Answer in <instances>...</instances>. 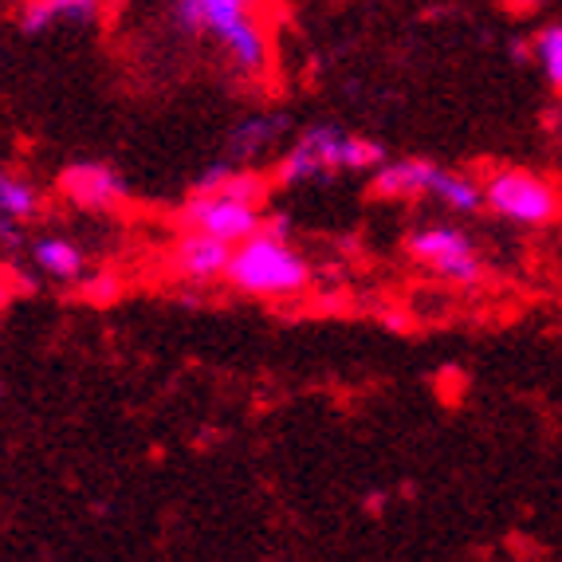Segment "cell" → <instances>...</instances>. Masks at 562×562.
Listing matches in <instances>:
<instances>
[{
	"label": "cell",
	"instance_id": "obj_1",
	"mask_svg": "<svg viewBox=\"0 0 562 562\" xmlns=\"http://www.w3.org/2000/svg\"><path fill=\"white\" fill-rule=\"evenodd\" d=\"M268 0H169L173 32L205 40L236 79L268 83L276 76V36L263 12Z\"/></svg>",
	"mask_w": 562,
	"mask_h": 562
},
{
	"label": "cell",
	"instance_id": "obj_2",
	"mask_svg": "<svg viewBox=\"0 0 562 562\" xmlns=\"http://www.w3.org/2000/svg\"><path fill=\"white\" fill-rule=\"evenodd\" d=\"M225 283L236 295H248V300L291 303L303 300L315 288V268H311L300 244L291 240L288 221L268 213L260 233L233 244Z\"/></svg>",
	"mask_w": 562,
	"mask_h": 562
},
{
	"label": "cell",
	"instance_id": "obj_3",
	"mask_svg": "<svg viewBox=\"0 0 562 562\" xmlns=\"http://www.w3.org/2000/svg\"><path fill=\"white\" fill-rule=\"evenodd\" d=\"M390 158L382 142L366 138V134L342 131L338 122H311L303 131L288 138L272 169L276 189H303L323 186V181L350 178V173H370Z\"/></svg>",
	"mask_w": 562,
	"mask_h": 562
},
{
	"label": "cell",
	"instance_id": "obj_4",
	"mask_svg": "<svg viewBox=\"0 0 562 562\" xmlns=\"http://www.w3.org/2000/svg\"><path fill=\"white\" fill-rule=\"evenodd\" d=\"M366 186L374 201H394V205L429 201L449 216L484 213V186L476 173L441 166L432 158H385L382 166L366 173Z\"/></svg>",
	"mask_w": 562,
	"mask_h": 562
},
{
	"label": "cell",
	"instance_id": "obj_5",
	"mask_svg": "<svg viewBox=\"0 0 562 562\" xmlns=\"http://www.w3.org/2000/svg\"><path fill=\"white\" fill-rule=\"evenodd\" d=\"M405 260L429 280L457 291H476L487 280V260L480 240L457 221H422L405 233Z\"/></svg>",
	"mask_w": 562,
	"mask_h": 562
},
{
	"label": "cell",
	"instance_id": "obj_6",
	"mask_svg": "<svg viewBox=\"0 0 562 562\" xmlns=\"http://www.w3.org/2000/svg\"><path fill=\"white\" fill-rule=\"evenodd\" d=\"M484 213L512 228H551L562 216V189L524 166H496L480 173Z\"/></svg>",
	"mask_w": 562,
	"mask_h": 562
},
{
	"label": "cell",
	"instance_id": "obj_7",
	"mask_svg": "<svg viewBox=\"0 0 562 562\" xmlns=\"http://www.w3.org/2000/svg\"><path fill=\"white\" fill-rule=\"evenodd\" d=\"M268 221V205L228 198V193H209V189H189L186 201L173 213V228H198L225 244H240L256 236Z\"/></svg>",
	"mask_w": 562,
	"mask_h": 562
},
{
	"label": "cell",
	"instance_id": "obj_8",
	"mask_svg": "<svg viewBox=\"0 0 562 562\" xmlns=\"http://www.w3.org/2000/svg\"><path fill=\"white\" fill-rule=\"evenodd\" d=\"M56 198L64 201L67 209L87 216H111L122 213L126 201H131V186L122 178L111 161H71V166L59 169L56 178Z\"/></svg>",
	"mask_w": 562,
	"mask_h": 562
},
{
	"label": "cell",
	"instance_id": "obj_9",
	"mask_svg": "<svg viewBox=\"0 0 562 562\" xmlns=\"http://www.w3.org/2000/svg\"><path fill=\"white\" fill-rule=\"evenodd\" d=\"M228 256H233V244L198 228H173L161 252V268L181 288H216L228 276Z\"/></svg>",
	"mask_w": 562,
	"mask_h": 562
},
{
	"label": "cell",
	"instance_id": "obj_10",
	"mask_svg": "<svg viewBox=\"0 0 562 562\" xmlns=\"http://www.w3.org/2000/svg\"><path fill=\"white\" fill-rule=\"evenodd\" d=\"M295 134L288 111H248L244 119L233 122V131L225 138V158L236 166H272L276 154L288 146V138Z\"/></svg>",
	"mask_w": 562,
	"mask_h": 562
},
{
	"label": "cell",
	"instance_id": "obj_11",
	"mask_svg": "<svg viewBox=\"0 0 562 562\" xmlns=\"http://www.w3.org/2000/svg\"><path fill=\"white\" fill-rule=\"evenodd\" d=\"M24 260L32 263V272L47 283H59V288H79L91 268V252L83 244L71 240L67 233H36L24 240Z\"/></svg>",
	"mask_w": 562,
	"mask_h": 562
},
{
	"label": "cell",
	"instance_id": "obj_12",
	"mask_svg": "<svg viewBox=\"0 0 562 562\" xmlns=\"http://www.w3.org/2000/svg\"><path fill=\"white\" fill-rule=\"evenodd\" d=\"M111 12L106 0H29L16 9V29L24 36H52V32H87L99 29L103 16Z\"/></svg>",
	"mask_w": 562,
	"mask_h": 562
},
{
	"label": "cell",
	"instance_id": "obj_13",
	"mask_svg": "<svg viewBox=\"0 0 562 562\" xmlns=\"http://www.w3.org/2000/svg\"><path fill=\"white\" fill-rule=\"evenodd\" d=\"M47 193L16 169H0V228H32L44 216Z\"/></svg>",
	"mask_w": 562,
	"mask_h": 562
},
{
	"label": "cell",
	"instance_id": "obj_14",
	"mask_svg": "<svg viewBox=\"0 0 562 562\" xmlns=\"http://www.w3.org/2000/svg\"><path fill=\"white\" fill-rule=\"evenodd\" d=\"M531 44V59L527 64L543 76V83L554 94H562V20H547L543 29H535Z\"/></svg>",
	"mask_w": 562,
	"mask_h": 562
},
{
	"label": "cell",
	"instance_id": "obj_15",
	"mask_svg": "<svg viewBox=\"0 0 562 562\" xmlns=\"http://www.w3.org/2000/svg\"><path fill=\"white\" fill-rule=\"evenodd\" d=\"M79 288H83L87 300H111L114 291H119V280L111 272H91Z\"/></svg>",
	"mask_w": 562,
	"mask_h": 562
},
{
	"label": "cell",
	"instance_id": "obj_16",
	"mask_svg": "<svg viewBox=\"0 0 562 562\" xmlns=\"http://www.w3.org/2000/svg\"><path fill=\"white\" fill-rule=\"evenodd\" d=\"M507 9L512 12H519V16H531V12H543V9H551L554 0H504Z\"/></svg>",
	"mask_w": 562,
	"mask_h": 562
},
{
	"label": "cell",
	"instance_id": "obj_17",
	"mask_svg": "<svg viewBox=\"0 0 562 562\" xmlns=\"http://www.w3.org/2000/svg\"><path fill=\"white\" fill-rule=\"evenodd\" d=\"M29 0H0V9H9V12H16V9H24Z\"/></svg>",
	"mask_w": 562,
	"mask_h": 562
},
{
	"label": "cell",
	"instance_id": "obj_18",
	"mask_svg": "<svg viewBox=\"0 0 562 562\" xmlns=\"http://www.w3.org/2000/svg\"><path fill=\"white\" fill-rule=\"evenodd\" d=\"M106 4H111V12H122V9H131L134 0H106Z\"/></svg>",
	"mask_w": 562,
	"mask_h": 562
},
{
	"label": "cell",
	"instance_id": "obj_19",
	"mask_svg": "<svg viewBox=\"0 0 562 562\" xmlns=\"http://www.w3.org/2000/svg\"><path fill=\"white\" fill-rule=\"evenodd\" d=\"M0 169H4V166H0Z\"/></svg>",
	"mask_w": 562,
	"mask_h": 562
}]
</instances>
